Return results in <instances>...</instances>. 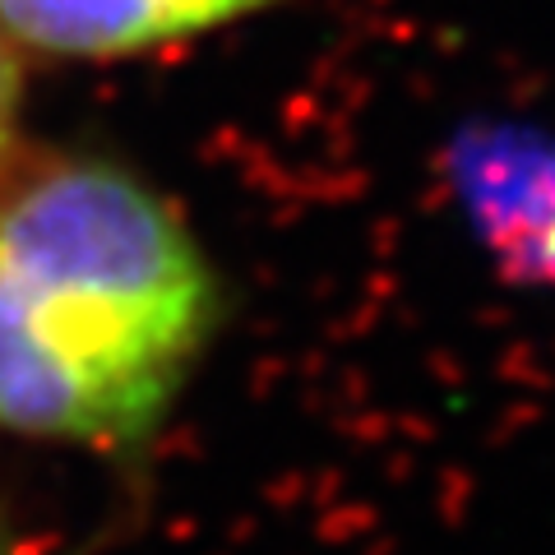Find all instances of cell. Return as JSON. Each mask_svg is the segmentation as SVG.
Returning a JSON list of instances; mask_svg holds the SVG:
<instances>
[{
    "instance_id": "6da1fadb",
    "label": "cell",
    "mask_w": 555,
    "mask_h": 555,
    "mask_svg": "<svg viewBox=\"0 0 555 555\" xmlns=\"http://www.w3.org/2000/svg\"><path fill=\"white\" fill-rule=\"evenodd\" d=\"M222 328V278L177 199L107 153L0 181V436L134 454Z\"/></svg>"
},
{
    "instance_id": "7a4b0ae2",
    "label": "cell",
    "mask_w": 555,
    "mask_h": 555,
    "mask_svg": "<svg viewBox=\"0 0 555 555\" xmlns=\"http://www.w3.org/2000/svg\"><path fill=\"white\" fill-rule=\"evenodd\" d=\"M449 185L481 250L524 287L555 292V144L514 126H473L449 144Z\"/></svg>"
},
{
    "instance_id": "3957f363",
    "label": "cell",
    "mask_w": 555,
    "mask_h": 555,
    "mask_svg": "<svg viewBox=\"0 0 555 555\" xmlns=\"http://www.w3.org/2000/svg\"><path fill=\"white\" fill-rule=\"evenodd\" d=\"M297 0H0V38L42 61H134Z\"/></svg>"
},
{
    "instance_id": "277c9868",
    "label": "cell",
    "mask_w": 555,
    "mask_h": 555,
    "mask_svg": "<svg viewBox=\"0 0 555 555\" xmlns=\"http://www.w3.org/2000/svg\"><path fill=\"white\" fill-rule=\"evenodd\" d=\"M24 56L0 38V167L10 158L14 130H20V107H24Z\"/></svg>"
},
{
    "instance_id": "5b68a950",
    "label": "cell",
    "mask_w": 555,
    "mask_h": 555,
    "mask_svg": "<svg viewBox=\"0 0 555 555\" xmlns=\"http://www.w3.org/2000/svg\"><path fill=\"white\" fill-rule=\"evenodd\" d=\"M0 555H20V551H14V546L5 542V537H0Z\"/></svg>"
}]
</instances>
